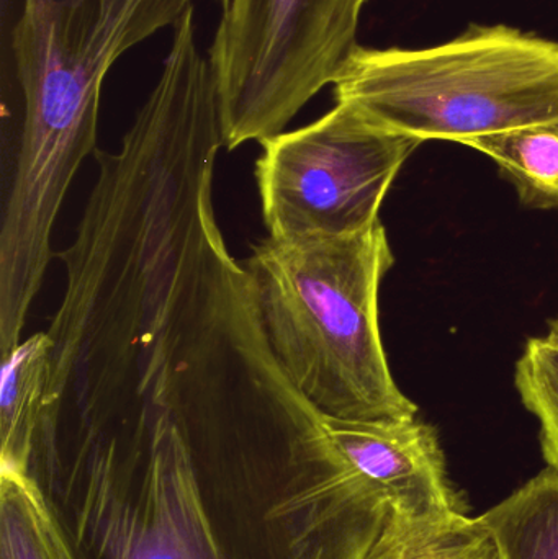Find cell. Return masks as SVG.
<instances>
[{
    "label": "cell",
    "mask_w": 558,
    "mask_h": 559,
    "mask_svg": "<svg viewBox=\"0 0 558 559\" xmlns=\"http://www.w3.org/2000/svg\"><path fill=\"white\" fill-rule=\"evenodd\" d=\"M28 478L58 559H364L390 511L318 413L41 437Z\"/></svg>",
    "instance_id": "1"
},
{
    "label": "cell",
    "mask_w": 558,
    "mask_h": 559,
    "mask_svg": "<svg viewBox=\"0 0 558 559\" xmlns=\"http://www.w3.org/2000/svg\"><path fill=\"white\" fill-rule=\"evenodd\" d=\"M192 7L193 0H23L12 38L23 114L0 213V275L10 285L35 288L45 278L66 193L97 153L108 72Z\"/></svg>",
    "instance_id": "2"
},
{
    "label": "cell",
    "mask_w": 558,
    "mask_h": 559,
    "mask_svg": "<svg viewBox=\"0 0 558 559\" xmlns=\"http://www.w3.org/2000/svg\"><path fill=\"white\" fill-rule=\"evenodd\" d=\"M242 262L275 361L321 416L415 419L380 334V285L395 262L382 223L340 238H268Z\"/></svg>",
    "instance_id": "3"
},
{
    "label": "cell",
    "mask_w": 558,
    "mask_h": 559,
    "mask_svg": "<svg viewBox=\"0 0 558 559\" xmlns=\"http://www.w3.org/2000/svg\"><path fill=\"white\" fill-rule=\"evenodd\" d=\"M336 104L415 140L472 138L558 121V43L474 25L431 48H359L334 82Z\"/></svg>",
    "instance_id": "4"
},
{
    "label": "cell",
    "mask_w": 558,
    "mask_h": 559,
    "mask_svg": "<svg viewBox=\"0 0 558 559\" xmlns=\"http://www.w3.org/2000/svg\"><path fill=\"white\" fill-rule=\"evenodd\" d=\"M367 0H225L210 64L226 151L285 131L334 84L357 45Z\"/></svg>",
    "instance_id": "5"
},
{
    "label": "cell",
    "mask_w": 558,
    "mask_h": 559,
    "mask_svg": "<svg viewBox=\"0 0 558 559\" xmlns=\"http://www.w3.org/2000/svg\"><path fill=\"white\" fill-rule=\"evenodd\" d=\"M422 141L336 104L313 123L262 141L256 183L268 238H340L366 231Z\"/></svg>",
    "instance_id": "6"
},
{
    "label": "cell",
    "mask_w": 558,
    "mask_h": 559,
    "mask_svg": "<svg viewBox=\"0 0 558 559\" xmlns=\"http://www.w3.org/2000/svg\"><path fill=\"white\" fill-rule=\"evenodd\" d=\"M324 427L344 460L387 492L390 508L408 515L464 511L449 479L435 427L416 417L400 420L324 417Z\"/></svg>",
    "instance_id": "7"
},
{
    "label": "cell",
    "mask_w": 558,
    "mask_h": 559,
    "mask_svg": "<svg viewBox=\"0 0 558 559\" xmlns=\"http://www.w3.org/2000/svg\"><path fill=\"white\" fill-rule=\"evenodd\" d=\"M51 338L36 332L2 355L0 472L28 476L49 378Z\"/></svg>",
    "instance_id": "8"
},
{
    "label": "cell",
    "mask_w": 558,
    "mask_h": 559,
    "mask_svg": "<svg viewBox=\"0 0 558 559\" xmlns=\"http://www.w3.org/2000/svg\"><path fill=\"white\" fill-rule=\"evenodd\" d=\"M364 559H501L484 519L464 511L408 515L390 508Z\"/></svg>",
    "instance_id": "9"
},
{
    "label": "cell",
    "mask_w": 558,
    "mask_h": 559,
    "mask_svg": "<svg viewBox=\"0 0 558 559\" xmlns=\"http://www.w3.org/2000/svg\"><path fill=\"white\" fill-rule=\"evenodd\" d=\"M464 146L487 154L530 209H558V121L472 138Z\"/></svg>",
    "instance_id": "10"
},
{
    "label": "cell",
    "mask_w": 558,
    "mask_h": 559,
    "mask_svg": "<svg viewBox=\"0 0 558 559\" xmlns=\"http://www.w3.org/2000/svg\"><path fill=\"white\" fill-rule=\"evenodd\" d=\"M482 519L501 559H558V472L544 469Z\"/></svg>",
    "instance_id": "11"
},
{
    "label": "cell",
    "mask_w": 558,
    "mask_h": 559,
    "mask_svg": "<svg viewBox=\"0 0 558 559\" xmlns=\"http://www.w3.org/2000/svg\"><path fill=\"white\" fill-rule=\"evenodd\" d=\"M517 388L539 423L547 466L558 472V342L547 335L527 342L517 365Z\"/></svg>",
    "instance_id": "12"
},
{
    "label": "cell",
    "mask_w": 558,
    "mask_h": 559,
    "mask_svg": "<svg viewBox=\"0 0 558 559\" xmlns=\"http://www.w3.org/2000/svg\"><path fill=\"white\" fill-rule=\"evenodd\" d=\"M0 559H58L28 476L0 472Z\"/></svg>",
    "instance_id": "13"
},
{
    "label": "cell",
    "mask_w": 558,
    "mask_h": 559,
    "mask_svg": "<svg viewBox=\"0 0 558 559\" xmlns=\"http://www.w3.org/2000/svg\"><path fill=\"white\" fill-rule=\"evenodd\" d=\"M547 337L553 338V341L558 342V316L556 319H553L549 324V334Z\"/></svg>",
    "instance_id": "14"
},
{
    "label": "cell",
    "mask_w": 558,
    "mask_h": 559,
    "mask_svg": "<svg viewBox=\"0 0 558 559\" xmlns=\"http://www.w3.org/2000/svg\"><path fill=\"white\" fill-rule=\"evenodd\" d=\"M225 2V0H222V3Z\"/></svg>",
    "instance_id": "15"
}]
</instances>
